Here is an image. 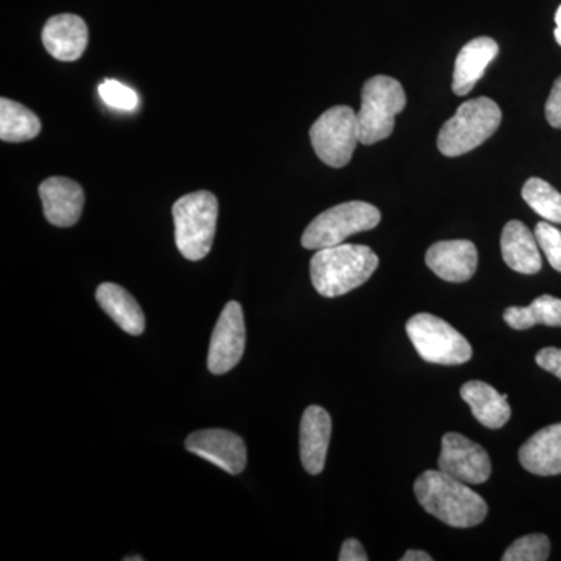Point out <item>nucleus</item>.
<instances>
[{"label":"nucleus","instance_id":"obj_1","mask_svg":"<svg viewBox=\"0 0 561 561\" xmlns=\"http://www.w3.org/2000/svg\"><path fill=\"white\" fill-rule=\"evenodd\" d=\"M413 490L421 507L446 526L470 529L489 515V505L481 494L440 470L424 471Z\"/></svg>","mask_w":561,"mask_h":561},{"label":"nucleus","instance_id":"obj_2","mask_svg":"<svg viewBox=\"0 0 561 561\" xmlns=\"http://www.w3.org/2000/svg\"><path fill=\"white\" fill-rule=\"evenodd\" d=\"M378 265L379 257L370 247L341 243L317 250L311 260V279L321 297H341L367 283Z\"/></svg>","mask_w":561,"mask_h":561},{"label":"nucleus","instance_id":"obj_3","mask_svg":"<svg viewBox=\"0 0 561 561\" xmlns=\"http://www.w3.org/2000/svg\"><path fill=\"white\" fill-rule=\"evenodd\" d=\"M175 242L186 260L208 256L219 219V202L208 191L192 192L176 201L172 208Z\"/></svg>","mask_w":561,"mask_h":561},{"label":"nucleus","instance_id":"obj_4","mask_svg":"<svg viewBox=\"0 0 561 561\" xmlns=\"http://www.w3.org/2000/svg\"><path fill=\"white\" fill-rule=\"evenodd\" d=\"M502 111L489 98L461 103L438 133L437 146L445 157L456 158L478 149L500 128Z\"/></svg>","mask_w":561,"mask_h":561},{"label":"nucleus","instance_id":"obj_5","mask_svg":"<svg viewBox=\"0 0 561 561\" xmlns=\"http://www.w3.org/2000/svg\"><path fill=\"white\" fill-rule=\"evenodd\" d=\"M408 105L404 88L397 79L375 76L362 88V105L357 113L360 144L373 146L389 138L394 119Z\"/></svg>","mask_w":561,"mask_h":561},{"label":"nucleus","instance_id":"obj_6","mask_svg":"<svg viewBox=\"0 0 561 561\" xmlns=\"http://www.w3.org/2000/svg\"><path fill=\"white\" fill-rule=\"evenodd\" d=\"M381 221V210L370 203L346 202L332 206L308 225L301 245L308 250L341 245L350 236L370 231Z\"/></svg>","mask_w":561,"mask_h":561},{"label":"nucleus","instance_id":"obj_7","mask_svg":"<svg viewBox=\"0 0 561 561\" xmlns=\"http://www.w3.org/2000/svg\"><path fill=\"white\" fill-rule=\"evenodd\" d=\"M405 331L421 359L430 364L453 367L471 360L470 342L448 321L432 313H416L405 324Z\"/></svg>","mask_w":561,"mask_h":561},{"label":"nucleus","instance_id":"obj_8","mask_svg":"<svg viewBox=\"0 0 561 561\" xmlns=\"http://www.w3.org/2000/svg\"><path fill=\"white\" fill-rule=\"evenodd\" d=\"M309 136L317 157L324 164L345 168L360 142L356 111L345 105L332 106L312 125Z\"/></svg>","mask_w":561,"mask_h":561},{"label":"nucleus","instance_id":"obj_9","mask_svg":"<svg viewBox=\"0 0 561 561\" xmlns=\"http://www.w3.org/2000/svg\"><path fill=\"white\" fill-rule=\"evenodd\" d=\"M245 337L242 306L230 301L221 311L210 337L208 368L213 375H225L241 362Z\"/></svg>","mask_w":561,"mask_h":561},{"label":"nucleus","instance_id":"obj_10","mask_svg":"<svg viewBox=\"0 0 561 561\" xmlns=\"http://www.w3.org/2000/svg\"><path fill=\"white\" fill-rule=\"evenodd\" d=\"M438 468L468 485H479L489 481L491 476L489 453L478 443L456 432H449L443 437Z\"/></svg>","mask_w":561,"mask_h":561},{"label":"nucleus","instance_id":"obj_11","mask_svg":"<svg viewBox=\"0 0 561 561\" xmlns=\"http://www.w3.org/2000/svg\"><path fill=\"white\" fill-rule=\"evenodd\" d=\"M187 451L227 471L241 474L247 467L245 442L238 434L225 430H206L191 434L186 440Z\"/></svg>","mask_w":561,"mask_h":561},{"label":"nucleus","instance_id":"obj_12","mask_svg":"<svg viewBox=\"0 0 561 561\" xmlns=\"http://www.w3.org/2000/svg\"><path fill=\"white\" fill-rule=\"evenodd\" d=\"M44 216L58 228H69L79 221L84 206V192L76 181L51 176L39 186Z\"/></svg>","mask_w":561,"mask_h":561},{"label":"nucleus","instance_id":"obj_13","mask_svg":"<svg viewBox=\"0 0 561 561\" xmlns=\"http://www.w3.org/2000/svg\"><path fill=\"white\" fill-rule=\"evenodd\" d=\"M478 249L470 241L437 242L426 253L427 267L448 283L470 280L478 271Z\"/></svg>","mask_w":561,"mask_h":561},{"label":"nucleus","instance_id":"obj_14","mask_svg":"<svg viewBox=\"0 0 561 561\" xmlns=\"http://www.w3.org/2000/svg\"><path fill=\"white\" fill-rule=\"evenodd\" d=\"M332 432L331 415L320 405H309L302 413L300 426L301 463L309 474L324 470Z\"/></svg>","mask_w":561,"mask_h":561},{"label":"nucleus","instance_id":"obj_15","mask_svg":"<svg viewBox=\"0 0 561 561\" xmlns=\"http://www.w3.org/2000/svg\"><path fill=\"white\" fill-rule=\"evenodd\" d=\"M43 43L57 60H79L88 46L87 22L76 14H57L44 25Z\"/></svg>","mask_w":561,"mask_h":561},{"label":"nucleus","instance_id":"obj_16","mask_svg":"<svg viewBox=\"0 0 561 561\" xmlns=\"http://www.w3.org/2000/svg\"><path fill=\"white\" fill-rule=\"evenodd\" d=\"M500 54L496 41L481 36L465 44L454 65L453 91L456 95L470 94L482 79L490 62Z\"/></svg>","mask_w":561,"mask_h":561},{"label":"nucleus","instance_id":"obj_17","mask_svg":"<svg viewBox=\"0 0 561 561\" xmlns=\"http://www.w3.org/2000/svg\"><path fill=\"white\" fill-rule=\"evenodd\" d=\"M502 260L512 271L535 275L541 271V253L535 232L523 221L511 220L501 236Z\"/></svg>","mask_w":561,"mask_h":561},{"label":"nucleus","instance_id":"obj_18","mask_svg":"<svg viewBox=\"0 0 561 561\" xmlns=\"http://www.w3.org/2000/svg\"><path fill=\"white\" fill-rule=\"evenodd\" d=\"M519 461L535 476L561 474V423L531 435L519 449Z\"/></svg>","mask_w":561,"mask_h":561},{"label":"nucleus","instance_id":"obj_19","mask_svg":"<svg viewBox=\"0 0 561 561\" xmlns=\"http://www.w3.org/2000/svg\"><path fill=\"white\" fill-rule=\"evenodd\" d=\"M461 400L470 405L474 419L486 430H501L511 420L512 411L507 394L482 381L463 383L460 389Z\"/></svg>","mask_w":561,"mask_h":561},{"label":"nucleus","instance_id":"obj_20","mask_svg":"<svg viewBox=\"0 0 561 561\" xmlns=\"http://www.w3.org/2000/svg\"><path fill=\"white\" fill-rule=\"evenodd\" d=\"M95 298H98L103 312L110 316L122 331L131 335H140L146 330V316H144L139 302L124 287L113 283H103L98 287Z\"/></svg>","mask_w":561,"mask_h":561},{"label":"nucleus","instance_id":"obj_21","mask_svg":"<svg viewBox=\"0 0 561 561\" xmlns=\"http://www.w3.org/2000/svg\"><path fill=\"white\" fill-rule=\"evenodd\" d=\"M504 320L512 330L516 331L530 330L537 324L561 328V300L552 295H541L527 308L513 306L505 309Z\"/></svg>","mask_w":561,"mask_h":561},{"label":"nucleus","instance_id":"obj_22","mask_svg":"<svg viewBox=\"0 0 561 561\" xmlns=\"http://www.w3.org/2000/svg\"><path fill=\"white\" fill-rule=\"evenodd\" d=\"M39 131L41 122L33 111L10 99L0 101V139L3 142H24L36 138Z\"/></svg>","mask_w":561,"mask_h":561},{"label":"nucleus","instance_id":"obj_23","mask_svg":"<svg viewBox=\"0 0 561 561\" xmlns=\"http://www.w3.org/2000/svg\"><path fill=\"white\" fill-rule=\"evenodd\" d=\"M524 202L546 221L561 225V194L541 179H529L523 186Z\"/></svg>","mask_w":561,"mask_h":561},{"label":"nucleus","instance_id":"obj_24","mask_svg":"<svg viewBox=\"0 0 561 561\" xmlns=\"http://www.w3.org/2000/svg\"><path fill=\"white\" fill-rule=\"evenodd\" d=\"M551 553V541L546 535L531 534L513 542L502 561H546Z\"/></svg>","mask_w":561,"mask_h":561},{"label":"nucleus","instance_id":"obj_25","mask_svg":"<svg viewBox=\"0 0 561 561\" xmlns=\"http://www.w3.org/2000/svg\"><path fill=\"white\" fill-rule=\"evenodd\" d=\"M535 238L553 271L561 273V231L559 228L552 227L549 221H540L535 227Z\"/></svg>","mask_w":561,"mask_h":561},{"label":"nucleus","instance_id":"obj_26","mask_svg":"<svg viewBox=\"0 0 561 561\" xmlns=\"http://www.w3.org/2000/svg\"><path fill=\"white\" fill-rule=\"evenodd\" d=\"M103 102L117 110L131 111L138 105V95L130 88L116 80H105L99 87Z\"/></svg>","mask_w":561,"mask_h":561},{"label":"nucleus","instance_id":"obj_27","mask_svg":"<svg viewBox=\"0 0 561 561\" xmlns=\"http://www.w3.org/2000/svg\"><path fill=\"white\" fill-rule=\"evenodd\" d=\"M546 119L553 128H561V76L553 81L551 94L546 102Z\"/></svg>","mask_w":561,"mask_h":561},{"label":"nucleus","instance_id":"obj_28","mask_svg":"<svg viewBox=\"0 0 561 561\" xmlns=\"http://www.w3.org/2000/svg\"><path fill=\"white\" fill-rule=\"evenodd\" d=\"M535 362H537L538 367H541L542 370L552 373L553 376L561 381V350L560 348H545L538 351L537 356H535Z\"/></svg>","mask_w":561,"mask_h":561},{"label":"nucleus","instance_id":"obj_29","mask_svg":"<svg viewBox=\"0 0 561 561\" xmlns=\"http://www.w3.org/2000/svg\"><path fill=\"white\" fill-rule=\"evenodd\" d=\"M339 560L341 561H368L367 552L362 548L359 541L354 540V538H350L342 545L341 556H339Z\"/></svg>","mask_w":561,"mask_h":561},{"label":"nucleus","instance_id":"obj_30","mask_svg":"<svg viewBox=\"0 0 561 561\" xmlns=\"http://www.w3.org/2000/svg\"><path fill=\"white\" fill-rule=\"evenodd\" d=\"M430 553L423 551H408L402 557L401 561H432Z\"/></svg>","mask_w":561,"mask_h":561},{"label":"nucleus","instance_id":"obj_31","mask_svg":"<svg viewBox=\"0 0 561 561\" xmlns=\"http://www.w3.org/2000/svg\"><path fill=\"white\" fill-rule=\"evenodd\" d=\"M553 36H556L557 43L561 46V5L556 13V31H553Z\"/></svg>","mask_w":561,"mask_h":561},{"label":"nucleus","instance_id":"obj_32","mask_svg":"<svg viewBox=\"0 0 561 561\" xmlns=\"http://www.w3.org/2000/svg\"><path fill=\"white\" fill-rule=\"evenodd\" d=\"M125 561H142V557H127V559H124Z\"/></svg>","mask_w":561,"mask_h":561}]
</instances>
